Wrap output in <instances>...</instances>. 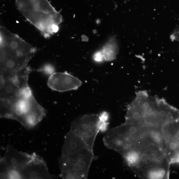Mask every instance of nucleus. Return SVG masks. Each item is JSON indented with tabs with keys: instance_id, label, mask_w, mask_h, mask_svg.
<instances>
[{
	"instance_id": "9b49d317",
	"label": "nucleus",
	"mask_w": 179,
	"mask_h": 179,
	"mask_svg": "<svg viewBox=\"0 0 179 179\" xmlns=\"http://www.w3.org/2000/svg\"><path fill=\"white\" fill-rule=\"evenodd\" d=\"M77 146L76 143L73 142L72 143L71 145H70V147H71V148L73 149L75 148H76Z\"/></svg>"
},
{
	"instance_id": "f03ea898",
	"label": "nucleus",
	"mask_w": 179,
	"mask_h": 179,
	"mask_svg": "<svg viewBox=\"0 0 179 179\" xmlns=\"http://www.w3.org/2000/svg\"><path fill=\"white\" fill-rule=\"evenodd\" d=\"M18 10L45 36H49L58 30L62 15L48 0H15Z\"/></svg>"
},
{
	"instance_id": "20e7f679",
	"label": "nucleus",
	"mask_w": 179,
	"mask_h": 179,
	"mask_svg": "<svg viewBox=\"0 0 179 179\" xmlns=\"http://www.w3.org/2000/svg\"><path fill=\"white\" fill-rule=\"evenodd\" d=\"M82 84L81 81L66 72L54 73L49 76L47 82L49 88L59 92L76 90Z\"/></svg>"
},
{
	"instance_id": "39448f33",
	"label": "nucleus",
	"mask_w": 179,
	"mask_h": 179,
	"mask_svg": "<svg viewBox=\"0 0 179 179\" xmlns=\"http://www.w3.org/2000/svg\"><path fill=\"white\" fill-rule=\"evenodd\" d=\"M167 154L171 158L179 153V118L163 127Z\"/></svg>"
},
{
	"instance_id": "ddd939ff",
	"label": "nucleus",
	"mask_w": 179,
	"mask_h": 179,
	"mask_svg": "<svg viewBox=\"0 0 179 179\" xmlns=\"http://www.w3.org/2000/svg\"><path fill=\"white\" fill-rule=\"evenodd\" d=\"M13 166L14 168H17L18 166V164L17 163H13Z\"/></svg>"
},
{
	"instance_id": "6e6552de",
	"label": "nucleus",
	"mask_w": 179,
	"mask_h": 179,
	"mask_svg": "<svg viewBox=\"0 0 179 179\" xmlns=\"http://www.w3.org/2000/svg\"><path fill=\"white\" fill-rule=\"evenodd\" d=\"M37 70L38 72H43L45 74L50 76L55 72L54 67L49 64H46L40 69H37Z\"/></svg>"
},
{
	"instance_id": "9d476101",
	"label": "nucleus",
	"mask_w": 179,
	"mask_h": 179,
	"mask_svg": "<svg viewBox=\"0 0 179 179\" xmlns=\"http://www.w3.org/2000/svg\"><path fill=\"white\" fill-rule=\"evenodd\" d=\"M30 176L32 178H35L37 176V174L36 172H32L31 173Z\"/></svg>"
},
{
	"instance_id": "f8f14e48",
	"label": "nucleus",
	"mask_w": 179,
	"mask_h": 179,
	"mask_svg": "<svg viewBox=\"0 0 179 179\" xmlns=\"http://www.w3.org/2000/svg\"><path fill=\"white\" fill-rule=\"evenodd\" d=\"M11 162H12V163H16V160L15 158H13L11 159Z\"/></svg>"
},
{
	"instance_id": "4468645a",
	"label": "nucleus",
	"mask_w": 179,
	"mask_h": 179,
	"mask_svg": "<svg viewBox=\"0 0 179 179\" xmlns=\"http://www.w3.org/2000/svg\"><path fill=\"white\" fill-rule=\"evenodd\" d=\"M5 175L3 173H1V178L3 179L5 178Z\"/></svg>"
},
{
	"instance_id": "0eeeda50",
	"label": "nucleus",
	"mask_w": 179,
	"mask_h": 179,
	"mask_svg": "<svg viewBox=\"0 0 179 179\" xmlns=\"http://www.w3.org/2000/svg\"><path fill=\"white\" fill-rule=\"evenodd\" d=\"M102 51L105 61H111L115 59L118 52V46L115 39L113 38L111 39L104 47Z\"/></svg>"
},
{
	"instance_id": "f257e3e1",
	"label": "nucleus",
	"mask_w": 179,
	"mask_h": 179,
	"mask_svg": "<svg viewBox=\"0 0 179 179\" xmlns=\"http://www.w3.org/2000/svg\"><path fill=\"white\" fill-rule=\"evenodd\" d=\"M36 49L5 28H1V72L15 73L25 69Z\"/></svg>"
},
{
	"instance_id": "1a4fd4ad",
	"label": "nucleus",
	"mask_w": 179,
	"mask_h": 179,
	"mask_svg": "<svg viewBox=\"0 0 179 179\" xmlns=\"http://www.w3.org/2000/svg\"><path fill=\"white\" fill-rule=\"evenodd\" d=\"M93 58L95 61L97 62H101L105 60L102 50L96 53L93 55Z\"/></svg>"
},
{
	"instance_id": "7ed1b4c3",
	"label": "nucleus",
	"mask_w": 179,
	"mask_h": 179,
	"mask_svg": "<svg viewBox=\"0 0 179 179\" xmlns=\"http://www.w3.org/2000/svg\"><path fill=\"white\" fill-rule=\"evenodd\" d=\"M100 121L99 115H84L77 122L79 129L76 130V133L85 147L91 150L96 136L100 130Z\"/></svg>"
},
{
	"instance_id": "423d86ee",
	"label": "nucleus",
	"mask_w": 179,
	"mask_h": 179,
	"mask_svg": "<svg viewBox=\"0 0 179 179\" xmlns=\"http://www.w3.org/2000/svg\"><path fill=\"white\" fill-rule=\"evenodd\" d=\"M32 71L30 67L27 66L22 70L14 73L1 75V78L8 82L20 90L23 91L30 87L28 85V78Z\"/></svg>"
}]
</instances>
